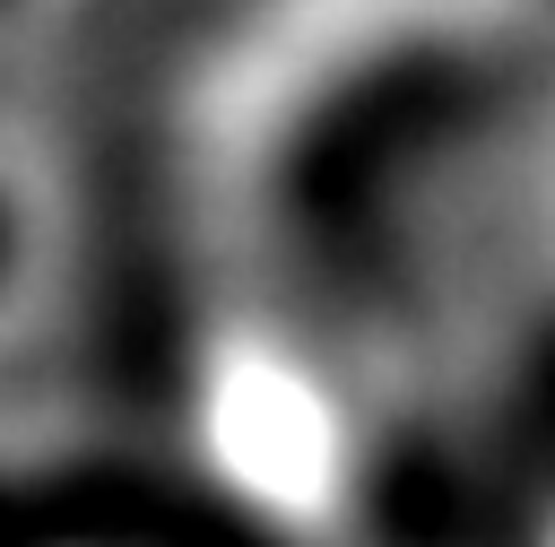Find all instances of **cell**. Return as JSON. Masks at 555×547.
<instances>
[{
  "instance_id": "cell-1",
  "label": "cell",
  "mask_w": 555,
  "mask_h": 547,
  "mask_svg": "<svg viewBox=\"0 0 555 547\" xmlns=\"http://www.w3.org/2000/svg\"><path fill=\"white\" fill-rule=\"evenodd\" d=\"M52 504H61V547H304L243 486L147 451L52 460Z\"/></svg>"
},
{
  "instance_id": "cell-2",
  "label": "cell",
  "mask_w": 555,
  "mask_h": 547,
  "mask_svg": "<svg viewBox=\"0 0 555 547\" xmlns=\"http://www.w3.org/2000/svg\"><path fill=\"white\" fill-rule=\"evenodd\" d=\"M0 547H61L52 460H9L0 451Z\"/></svg>"
},
{
  "instance_id": "cell-3",
  "label": "cell",
  "mask_w": 555,
  "mask_h": 547,
  "mask_svg": "<svg viewBox=\"0 0 555 547\" xmlns=\"http://www.w3.org/2000/svg\"><path fill=\"white\" fill-rule=\"evenodd\" d=\"M17 269H26V200H17V182L0 174V295L17 287Z\"/></svg>"
},
{
  "instance_id": "cell-4",
  "label": "cell",
  "mask_w": 555,
  "mask_h": 547,
  "mask_svg": "<svg viewBox=\"0 0 555 547\" xmlns=\"http://www.w3.org/2000/svg\"><path fill=\"white\" fill-rule=\"evenodd\" d=\"M0 9H9V0H0Z\"/></svg>"
}]
</instances>
